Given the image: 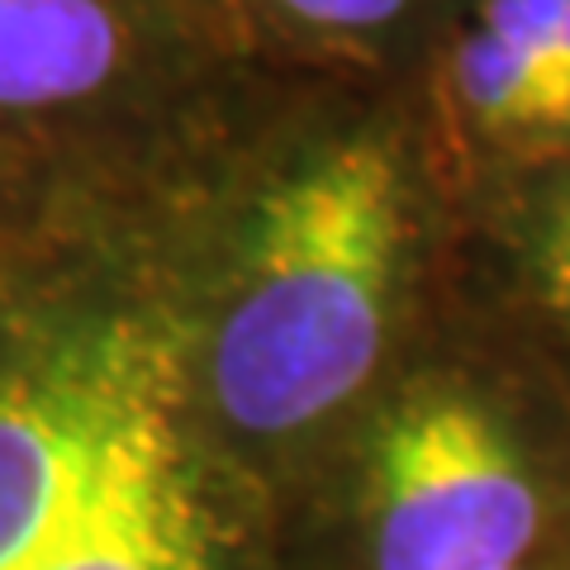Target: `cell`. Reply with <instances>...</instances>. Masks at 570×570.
Returning a JSON list of instances; mask_svg holds the SVG:
<instances>
[{
    "mask_svg": "<svg viewBox=\"0 0 570 570\" xmlns=\"http://www.w3.org/2000/svg\"><path fill=\"white\" fill-rule=\"evenodd\" d=\"M456 243L414 81L285 67L176 257L190 400L276 509L448 309Z\"/></svg>",
    "mask_w": 570,
    "mask_h": 570,
    "instance_id": "obj_1",
    "label": "cell"
},
{
    "mask_svg": "<svg viewBox=\"0 0 570 570\" xmlns=\"http://www.w3.org/2000/svg\"><path fill=\"white\" fill-rule=\"evenodd\" d=\"M186 214L115 228L29 285L0 371V570H291L276 499L190 400Z\"/></svg>",
    "mask_w": 570,
    "mask_h": 570,
    "instance_id": "obj_2",
    "label": "cell"
},
{
    "mask_svg": "<svg viewBox=\"0 0 570 570\" xmlns=\"http://www.w3.org/2000/svg\"><path fill=\"white\" fill-rule=\"evenodd\" d=\"M570 538V385L456 281L448 309L281 504L291 570H509Z\"/></svg>",
    "mask_w": 570,
    "mask_h": 570,
    "instance_id": "obj_3",
    "label": "cell"
},
{
    "mask_svg": "<svg viewBox=\"0 0 570 570\" xmlns=\"http://www.w3.org/2000/svg\"><path fill=\"white\" fill-rule=\"evenodd\" d=\"M281 71L214 58L119 0H0V138L124 214L200 205Z\"/></svg>",
    "mask_w": 570,
    "mask_h": 570,
    "instance_id": "obj_4",
    "label": "cell"
},
{
    "mask_svg": "<svg viewBox=\"0 0 570 570\" xmlns=\"http://www.w3.org/2000/svg\"><path fill=\"white\" fill-rule=\"evenodd\" d=\"M438 163L461 195L570 157V0H466L419 67Z\"/></svg>",
    "mask_w": 570,
    "mask_h": 570,
    "instance_id": "obj_5",
    "label": "cell"
},
{
    "mask_svg": "<svg viewBox=\"0 0 570 570\" xmlns=\"http://www.w3.org/2000/svg\"><path fill=\"white\" fill-rule=\"evenodd\" d=\"M456 281L513 318L570 385V157L461 195Z\"/></svg>",
    "mask_w": 570,
    "mask_h": 570,
    "instance_id": "obj_6",
    "label": "cell"
},
{
    "mask_svg": "<svg viewBox=\"0 0 570 570\" xmlns=\"http://www.w3.org/2000/svg\"><path fill=\"white\" fill-rule=\"evenodd\" d=\"M285 67L414 81L466 0H243Z\"/></svg>",
    "mask_w": 570,
    "mask_h": 570,
    "instance_id": "obj_7",
    "label": "cell"
},
{
    "mask_svg": "<svg viewBox=\"0 0 570 570\" xmlns=\"http://www.w3.org/2000/svg\"><path fill=\"white\" fill-rule=\"evenodd\" d=\"M148 219H176V214L110 209L52 163L0 138V285H24L96 238Z\"/></svg>",
    "mask_w": 570,
    "mask_h": 570,
    "instance_id": "obj_8",
    "label": "cell"
},
{
    "mask_svg": "<svg viewBox=\"0 0 570 570\" xmlns=\"http://www.w3.org/2000/svg\"><path fill=\"white\" fill-rule=\"evenodd\" d=\"M124 10L142 14L148 24L176 33L195 48L214 52V58L228 62H276L272 52L262 48L253 14H247L243 0H119Z\"/></svg>",
    "mask_w": 570,
    "mask_h": 570,
    "instance_id": "obj_9",
    "label": "cell"
},
{
    "mask_svg": "<svg viewBox=\"0 0 570 570\" xmlns=\"http://www.w3.org/2000/svg\"><path fill=\"white\" fill-rule=\"evenodd\" d=\"M39 281V276H33ZM0 285V371H6L10 362V347H14V333H20V314H24V295H29V285Z\"/></svg>",
    "mask_w": 570,
    "mask_h": 570,
    "instance_id": "obj_10",
    "label": "cell"
},
{
    "mask_svg": "<svg viewBox=\"0 0 570 570\" xmlns=\"http://www.w3.org/2000/svg\"><path fill=\"white\" fill-rule=\"evenodd\" d=\"M509 570H570V538H561V542L542 547L538 557H528V561L509 566Z\"/></svg>",
    "mask_w": 570,
    "mask_h": 570,
    "instance_id": "obj_11",
    "label": "cell"
}]
</instances>
